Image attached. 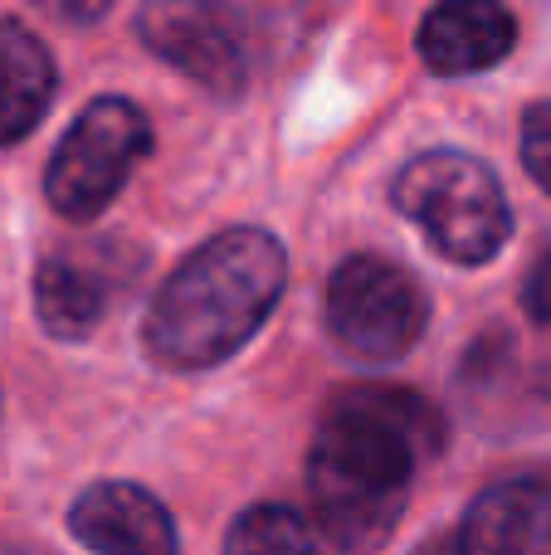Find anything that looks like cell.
<instances>
[{"mask_svg": "<svg viewBox=\"0 0 551 555\" xmlns=\"http://www.w3.org/2000/svg\"><path fill=\"white\" fill-rule=\"evenodd\" d=\"M445 449V414L406 385H351L312 429L308 492L322 541L371 555L406 517L415 473Z\"/></svg>", "mask_w": 551, "mask_h": 555, "instance_id": "cell-1", "label": "cell"}, {"mask_svg": "<svg viewBox=\"0 0 551 555\" xmlns=\"http://www.w3.org/2000/svg\"><path fill=\"white\" fill-rule=\"evenodd\" d=\"M289 283L279 234L259 224L220 230L181 263L142 317V346L162 371H210L259 336Z\"/></svg>", "mask_w": 551, "mask_h": 555, "instance_id": "cell-2", "label": "cell"}, {"mask_svg": "<svg viewBox=\"0 0 551 555\" xmlns=\"http://www.w3.org/2000/svg\"><path fill=\"white\" fill-rule=\"evenodd\" d=\"M390 205L410 224H420L439 259L459 269L494 263L513 234V210L494 166L459 146H439L400 166L390 181Z\"/></svg>", "mask_w": 551, "mask_h": 555, "instance_id": "cell-3", "label": "cell"}, {"mask_svg": "<svg viewBox=\"0 0 551 555\" xmlns=\"http://www.w3.org/2000/svg\"><path fill=\"white\" fill-rule=\"evenodd\" d=\"M152 152V122L132 98H93L59 137L44 166V195L64 220H98L117 201L142 156Z\"/></svg>", "mask_w": 551, "mask_h": 555, "instance_id": "cell-4", "label": "cell"}, {"mask_svg": "<svg viewBox=\"0 0 551 555\" xmlns=\"http://www.w3.org/2000/svg\"><path fill=\"white\" fill-rule=\"evenodd\" d=\"M430 326V297L400 263L351 254L328 278V332L357 361L390 365L415 351Z\"/></svg>", "mask_w": 551, "mask_h": 555, "instance_id": "cell-5", "label": "cell"}, {"mask_svg": "<svg viewBox=\"0 0 551 555\" xmlns=\"http://www.w3.org/2000/svg\"><path fill=\"white\" fill-rule=\"evenodd\" d=\"M137 29L156 59L181 68L205 93L234 98L244 88L249 59H244V39L230 10L205 5V0H156L137 15Z\"/></svg>", "mask_w": 551, "mask_h": 555, "instance_id": "cell-6", "label": "cell"}, {"mask_svg": "<svg viewBox=\"0 0 551 555\" xmlns=\"http://www.w3.org/2000/svg\"><path fill=\"white\" fill-rule=\"evenodd\" d=\"M127 283H132V269H123V249L113 244L54 249L35 269V317L54 341H84L98 332V322Z\"/></svg>", "mask_w": 551, "mask_h": 555, "instance_id": "cell-7", "label": "cell"}, {"mask_svg": "<svg viewBox=\"0 0 551 555\" xmlns=\"http://www.w3.org/2000/svg\"><path fill=\"white\" fill-rule=\"evenodd\" d=\"M68 531L93 555H176V521L137 482H93L68 507Z\"/></svg>", "mask_w": 551, "mask_h": 555, "instance_id": "cell-8", "label": "cell"}, {"mask_svg": "<svg viewBox=\"0 0 551 555\" xmlns=\"http://www.w3.org/2000/svg\"><path fill=\"white\" fill-rule=\"evenodd\" d=\"M459 555H551V478H503L469 502Z\"/></svg>", "mask_w": 551, "mask_h": 555, "instance_id": "cell-9", "label": "cell"}, {"mask_svg": "<svg viewBox=\"0 0 551 555\" xmlns=\"http://www.w3.org/2000/svg\"><path fill=\"white\" fill-rule=\"evenodd\" d=\"M517 44V20L494 0H449L420 20V59L439 78L484 74Z\"/></svg>", "mask_w": 551, "mask_h": 555, "instance_id": "cell-10", "label": "cell"}, {"mask_svg": "<svg viewBox=\"0 0 551 555\" xmlns=\"http://www.w3.org/2000/svg\"><path fill=\"white\" fill-rule=\"evenodd\" d=\"M54 54L25 25L0 20V146L25 142L54 103Z\"/></svg>", "mask_w": 551, "mask_h": 555, "instance_id": "cell-11", "label": "cell"}, {"mask_svg": "<svg viewBox=\"0 0 551 555\" xmlns=\"http://www.w3.org/2000/svg\"><path fill=\"white\" fill-rule=\"evenodd\" d=\"M225 555H322V541L293 507L259 502L240 512L225 537Z\"/></svg>", "mask_w": 551, "mask_h": 555, "instance_id": "cell-12", "label": "cell"}, {"mask_svg": "<svg viewBox=\"0 0 551 555\" xmlns=\"http://www.w3.org/2000/svg\"><path fill=\"white\" fill-rule=\"evenodd\" d=\"M523 166L551 195V103H533L523 113Z\"/></svg>", "mask_w": 551, "mask_h": 555, "instance_id": "cell-13", "label": "cell"}, {"mask_svg": "<svg viewBox=\"0 0 551 555\" xmlns=\"http://www.w3.org/2000/svg\"><path fill=\"white\" fill-rule=\"evenodd\" d=\"M523 307H527V317H533L537 326H551V249L533 263V273H527Z\"/></svg>", "mask_w": 551, "mask_h": 555, "instance_id": "cell-14", "label": "cell"}, {"mask_svg": "<svg viewBox=\"0 0 551 555\" xmlns=\"http://www.w3.org/2000/svg\"><path fill=\"white\" fill-rule=\"evenodd\" d=\"M410 555H459L454 541H425L420 551H410Z\"/></svg>", "mask_w": 551, "mask_h": 555, "instance_id": "cell-15", "label": "cell"}]
</instances>
